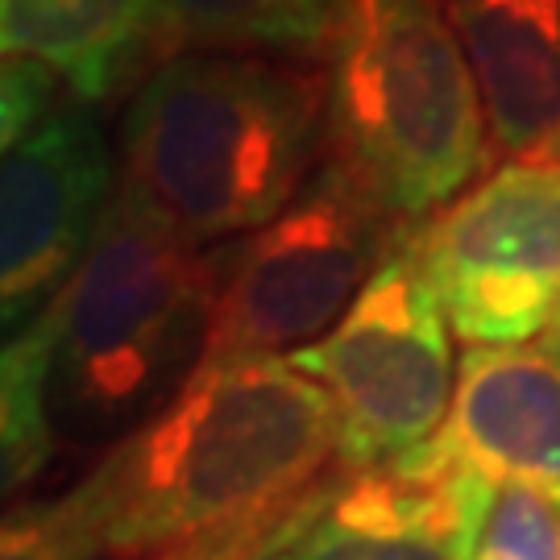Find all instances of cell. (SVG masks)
<instances>
[{"mask_svg": "<svg viewBox=\"0 0 560 560\" xmlns=\"http://www.w3.org/2000/svg\"><path fill=\"white\" fill-rule=\"evenodd\" d=\"M221 249L183 237L129 183L62 291L4 345V494L46 474L59 444L138 432L200 370Z\"/></svg>", "mask_w": 560, "mask_h": 560, "instance_id": "1", "label": "cell"}, {"mask_svg": "<svg viewBox=\"0 0 560 560\" xmlns=\"http://www.w3.org/2000/svg\"><path fill=\"white\" fill-rule=\"evenodd\" d=\"M337 469L340 423L328 395L287 358H241L200 365L83 481L101 506L108 557L145 560L291 511Z\"/></svg>", "mask_w": 560, "mask_h": 560, "instance_id": "2", "label": "cell"}, {"mask_svg": "<svg viewBox=\"0 0 560 560\" xmlns=\"http://www.w3.org/2000/svg\"><path fill=\"white\" fill-rule=\"evenodd\" d=\"M324 117V67L183 50L120 120V183L196 245L249 237L312 179Z\"/></svg>", "mask_w": 560, "mask_h": 560, "instance_id": "3", "label": "cell"}, {"mask_svg": "<svg viewBox=\"0 0 560 560\" xmlns=\"http://www.w3.org/2000/svg\"><path fill=\"white\" fill-rule=\"evenodd\" d=\"M324 80V162L399 224L474 187L494 138L444 0H337Z\"/></svg>", "mask_w": 560, "mask_h": 560, "instance_id": "4", "label": "cell"}, {"mask_svg": "<svg viewBox=\"0 0 560 560\" xmlns=\"http://www.w3.org/2000/svg\"><path fill=\"white\" fill-rule=\"evenodd\" d=\"M407 229L340 166L320 162L275 221L221 249L200 365L291 358L316 345Z\"/></svg>", "mask_w": 560, "mask_h": 560, "instance_id": "5", "label": "cell"}, {"mask_svg": "<svg viewBox=\"0 0 560 560\" xmlns=\"http://www.w3.org/2000/svg\"><path fill=\"white\" fill-rule=\"evenodd\" d=\"M448 328L407 229L337 328L287 358L337 411L340 469L395 465L436 441L457 390Z\"/></svg>", "mask_w": 560, "mask_h": 560, "instance_id": "6", "label": "cell"}, {"mask_svg": "<svg viewBox=\"0 0 560 560\" xmlns=\"http://www.w3.org/2000/svg\"><path fill=\"white\" fill-rule=\"evenodd\" d=\"M423 275L469 349L515 345L560 324V159L502 162L411 224Z\"/></svg>", "mask_w": 560, "mask_h": 560, "instance_id": "7", "label": "cell"}, {"mask_svg": "<svg viewBox=\"0 0 560 560\" xmlns=\"http://www.w3.org/2000/svg\"><path fill=\"white\" fill-rule=\"evenodd\" d=\"M117 171L96 120L59 104L0 166V312L13 332L80 270L117 196Z\"/></svg>", "mask_w": 560, "mask_h": 560, "instance_id": "8", "label": "cell"}, {"mask_svg": "<svg viewBox=\"0 0 560 560\" xmlns=\"http://www.w3.org/2000/svg\"><path fill=\"white\" fill-rule=\"evenodd\" d=\"M494 481L428 453L337 469L270 560H474Z\"/></svg>", "mask_w": 560, "mask_h": 560, "instance_id": "9", "label": "cell"}, {"mask_svg": "<svg viewBox=\"0 0 560 560\" xmlns=\"http://www.w3.org/2000/svg\"><path fill=\"white\" fill-rule=\"evenodd\" d=\"M428 457L494 486L536 490L560 511V324L515 345H474Z\"/></svg>", "mask_w": 560, "mask_h": 560, "instance_id": "10", "label": "cell"}, {"mask_svg": "<svg viewBox=\"0 0 560 560\" xmlns=\"http://www.w3.org/2000/svg\"><path fill=\"white\" fill-rule=\"evenodd\" d=\"M448 18L478 75L494 150H544L560 133V0H478Z\"/></svg>", "mask_w": 560, "mask_h": 560, "instance_id": "11", "label": "cell"}, {"mask_svg": "<svg viewBox=\"0 0 560 560\" xmlns=\"http://www.w3.org/2000/svg\"><path fill=\"white\" fill-rule=\"evenodd\" d=\"M159 0H0L4 59H30L80 101H101L120 62L154 34Z\"/></svg>", "mask_w": 560, "mask_h": 560, "instance_id": "12", "label": "cell"}, {"mask_svg": "<svg viewBox=\"0 0 560 560\" xmlns=\"http://www.w3.org/2000/svg\"><path fill=\"white\" fill-rule=\"evenodd\" d=\"M337 0H159L154 34L183 50H324Z\"/></svg>", "mask_w": 560, "mask_h": 560, "instance_id": "13", "label": "cell"}, {"mask_svg": "<svg viewBox=\"0 0 560 560\" xmlns=\"http://www.w3.org/2000/svg\"><path fill=\"white\" fill-rule=\"evenodd\" d=\"M0 560H113L88 481L80 478L55 499L9 506L0 527Z\"/></svg>", "mask_w": 560, "mask_h": 560, "instance_id": "14", "label": "cell"}, {"mask_svg": "<svg viewBox=\"0 0 560 560\" xmlns=\"http://www.w3.org/2000/svg\"><path fill=\"white\" fill-rule=\"evenodd\" d=\"M474 560H560V511L536 490L502 486Z\"/></svg>", "mask_w": 560, "mask_h": 560, "instance_id": "15", "label": "cell"}, {"mask_svg": "<svg viewBox=\"0 0 560 560\" xmlns=\"http://www.w3.org/2000/svg\"><path fill=\"white\" fill-rule=\"evenodd\" d=\"M312 499H303L300 506L279 511V515H266V520H249L237 527H224V532H212V536H200V540L175 544V548L154 552L145 560H270L282 548V540L295 532V523L303 520Z\"/></svg>", "mask_w": 560, "mask_h": 560, "instance_id": "16", "label": "cell"}, {"mask_svg": "<svg viewBox=\"0 0 560 560\" xmlns=\"http://www.w3.org/2000/svg\"><path fill=\"white\" fill-rule=\"evenodd\" d=\"M62 80L50 75L46 67L30 59H4V71H0V113H4V150L18 145L25 133H34L42 120L59 108V92Z\"/></svg>", "mask_w": 560, "mask_h": 560, "instance_id": "17", "label": "cell"}, {"mask_svg": "<svg viewBox=\"0 0 560 560\" xmlns=\"http://www.w3.org/2000/svg\"><path fill=\"white\" fill-rule=\"evenodd\" d=\"M536 154H552V159H560V133L552 141H548V145H544V150H536Z\"/></svg>", "mask_w": 560, "mask_h": 560, "instance_id": "18", "label": "cell"}]
</instances>
